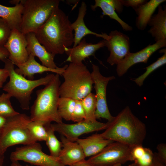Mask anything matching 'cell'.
Masks as SVG:
<instances>
[{
    "label": "cell",
    "instance_id": "9c48e42d",
    "mask_svg": "<svg viewBox=\"0 0 166 166\" xmlns=\"http://www.w3.org/2000/svg\"><path fill=\"white\" fill-rule=\"evenodd\" d=\"M131 147L116 142H113L96 155L87 160L96 166H111L124 164L131 161Z\"/></svg>",
    "mask_w": 166,
    "mask_h": 166
},
{
    "label": "cell",
    "instance_id": "5b68a950",
    "mask_svg": "<svg viewBox=\"0 0 166 166\" xmlns=\"http://www.w3.org/2000/svg\"><path fill=\"white\" fill-rule=\"evenodd\" d=\"M62 76L64 81L59 88L60 97L81 100L91 93L93 84L91 74L83 63H70Z\"/></svg>",
    "mask_w": 166,
    "mask_h": 166
},
{
    "label": "cell",
    "instance_id": "d6a6232c",
    "mask_svg": "<svg viewBox=\"0 0 166 166\" xmlns=\"http://www.w3.org/2000/svg\"><path fill=\"white\" fill-rule=\"evenodd\" d=\"M85 113L81 100H76L71 121L77 122L85 120Z\"/></svg>",
    "mask_w": 166,
    "mask_h": 166
},
{
    "label": "cell",
    "instance_id": "8d00e7d4",
    "mask_svg": "<svg viewBox=\"0 0 166 166\" xmlns=\"http://www.w3.org/2000/svg\"><path fill=\"white\" fill-rule=\"evenodd\" d=\"M116 12L120 14L123 11V5L121 0H110Z\"/></svg>",
    "mask_w": 166,
    "mask_h": 166
},
{
    "label": "cell",
    "instance_id": "ac0fdd59",
    "mask_svg": "<svg viewBox=\"0 0 166 166\" xmlns=\"http://www.w3.org/2000/svg\"><path fill=\"white\" fill-rule=\"evenodd\" d=\"M27 41V50L29 55L31 54L37 57L42 65L51 69L57 67L54 61L55 56L48 52L37 39L34 33H30L26 34Z\"/></svg>",
    "mask_w": 166,
    "mask_h": 166
},
{
    "label": "cell",
    "instance_id": "7a4b0ae2",
    "mask_svg": "<svg viewBox=\"0 0 166 166\" xmlns=\"http://www.w3.org/2000/svg\"><path fill=\"white\" fill-rule=\"evenodd\" d=\"M105 131L101 133L105 139L130 147L143 145L146 135L145 124L127 106L112 120Z\"/></svg>",
    "mask_w": 166,
    "mask_h": 166
},
{
    "label": "cell",
    "instance_id": "7bdbcfd3",
    "mask_svg": "<svg viewBox=\"0 0 166 166\" xmlns=\"http://www.w3.org/2000/svg\"><path fill=\"white\" fill-rule=\"evenodd\" d=\"M21 0H13L10 1L9 2L11 4H14L15 5V6L19 4L21 2Z\"/></svg>",
    "mask_w": 166,
    "mask_h": 166
},
{
    "label": "cell",
    "instance_id": "836d02e7",
    "mask_svg": "<svg viewBox=\"0 0 166 166\" xmlns=\"http://www.w3.org/2000/svg\"><path fill=\"white\" fill-rule=\"evenodd\" d=\"M146 148L143 145H138L131 147L130 155L131 161L141 157L144 153Z\"/></svg>",
    "mask_w": 166,
    "mask_h": 166
},
{
    "label": "cell",
    "instance_id": "6da1fadb",
    "mask_svg": "<svg viewBox=\"0 0 166 166\" xmlns=\"http://www.w3.org/2000/svg\"><path fill=\"white\" fill-rule=\"evenodd\" d=\"M68 16L59 7L34 33L39 42L50 53L62 54L73 43L74 34Z\"/></svg>",
    "mask_w": 166,
    "mask_h": 166
},
{
    "label": "cell",
    "instance_id": "2e32d148",
    "mask_svg": "<svg viewBox=\"0 0 166 166\" xmlns=\"http://www.w3.org/2000/svg\"><path fill=\"white\" fill-rule=\"evenodd\" d=\"M15 65L18 67L15 69V71L25 77H27L30 80H33L35 74L46 72H50L62 76L68 65H66L62 67L56 69L49 68L38 62L35 60V57L31 54L29 55L28 59L25 62Z\"/></svg>",
    "mask_w": 166,
    "mask_h": 166
},
{
    "label": "cell",
    "instance_id": "8992f818",
    "mask_svg": "<svg viewBox=\"0 0 166 166\" xmlns=\"http://www.w3.org/2000/svg\"><path fill=\"white\" fill-rule=\"evenodd\" d=\"M59 0H22L23 5L20 30L26 34L35 32L57 7Z\"/></svg>",
    "mask_w": 166,
    "mask_h": 166
},
{
    "label": "cell",
    "instance_id": "ffe728a7",
    "mask_svg": "<svg viewBox=\"0 0 166 166\" xmlns=\"http://www.w3.org/2000/svg\"><path fill=\"white\" fill-rule=\"evenodd\" d=\"M82 148L86 157H91L99 153L105 147L113 142L96 133L85 138H78L76 141Z\"/></svg>",
    "mask_w": 166,
    "mask_h": 166
},
{
    "label": "cell",
    "instance_id": "4316f807",
    "mask_svg": "<svg viewBox=\"0 0 166 166\" xmlns=\"http://www.w3.org/2000/svg\"><path fill=\"white\" fill-rule=\"evenodd\" d=\"M76 100L66 97H60L59 99L58 110L59 114L64 120L71 121L72 115L76 104Z\"/></svg>",
    "mask_w": 166,
    "mask_h": 166
},
{
    "label": "cell",
    "instance_id": "1f68e13d",
    "mask_svg": "<svg viewBox=\"0 0 166 166\" xmlns=\"http://www.w3.org/2000/svg\"><path fill=\"white\" fill-rule=\"evenodd\" d=\"M12 30L6 21L0 18V46H4L6 44Z\"/></svg>",
    "mask_w": 166,
    "mask_h": 166
},
{
    "label": "cell",
    "instance_id": "603a6c76",
    "mask_svg": "<svg viewBox=\"0 0 166 166\" xmlns=\"http://www.w3.org/2000/svg\"><path fill=\"white\" fill-rule=\"evenodd\" d=\"M22 10L21 1L19 4L13 7L0 4V17L8 23L12 29H16L20 30Z\"/></svg>",
    "mask_w": 166,
    "mask_h": 166
},
{
    "label": "cell",
    "instance_id": "b9f144b4",
    "mask_svg": "<svg viewBox=\"0 0 166 166\" xmlns=\"http://www.w3.org/2000/svg\"><path fill=\"white\" fill-rule=\"evenodd\" d=\"M4 154L0 153V166H4Z\"/></svg>",
    "mask_w": 166,
    "mask_h": 166
},
{
    "label": "cell",
    "instance_id": "484cf974",
    "mask_svg": "<svg viewBox=\"0 0 166 166\" xmlns=\"http://www.w3.org/2000/svg\"><path fill=\"white\" fill-rule=\"evenodd\" d=\"M50 124L45 125L47 132L45 141L50 152V155L58 158L62 148V143L57 139L54 134L55 132L50 126Z\"/></svg>",
    "mask_w": 166,
    "mask_h": 166
},
{
    "label": "cell",
    "instance_id": "277c9868",
    "mask_svg": "<svg viewBox=\"0 0 166 166\" xmlns=\"http://www.w3.org/2000/svg\"><path fill=\"white\" fill-rule=\"evenodd\" d=\"M2 61L5 63L4 68L8 72L10 78L9 81L3 86V90L11 97L15 98L23 110H29L31 95L33 90L39 86L47 85L55 74H48L35 80L27 79L15 71L14 65L8 58Z\"/></svg>",
    "mask_w": 166,
    "mask_h": 166
},
{
    "label": "cell",
    "instance_id": "d6986e66",
    "mask_svg": "<svg viewBox=\"0 0 166 166\" xmlns=\"http://www.w3.org/2000/svg\"><path fill=\"white\" fill-rule=\"evenodd\" d=\"M86 4L84 2H82L79 8L76 20L73 23H71V27L74 32L73 47L77 45L83 38L87 35H93L106 40L109 37V35L106 33L98 34L92 31L87 27L84 21V18L86 14Z\"/></svg>",
    "mask_w": 166,
    "mask_h": 166
},
{
    "label": "cell",
    "instance_id": "ba28073f",
    "mask_svg": "<svg viewBox=\"0 0 166 166\" xmlns=\"http://www.w3.org/2000/svg\"><path fill=\"white\" fill-rule=\"evenodd\" d=\"M11 162L23 161L36 166H65L58 158L44 153L37 142L17 148L10 156Z\"/></svg>",
    "mask_w": 166,
    "mask_h": 166
},
{
    "label": "cell",
    "instance_id": "d4e9b609",
    "mask_svg": "<svg viewBox=\"0 0 166 166\" xmlns=\"http://www.w3.org/2000/svg\"><path fill=\"white\" fill-rule=\"evenodd\" d=\"M128 166H166V164L159 159L156 152L146 148L144 154Z\"/></svg>",
    "mask_w": 166,
    "mask_h": 166
},
{
    "label": "cell",
    "instance_id": "f35d334b",
    "mask_svg": "<svg viewBox=\"0 0 166 166\" xmlns=\"http://www.w3.org/2000/svg\"><path fill=\"white\" fill-rule=\"evenodd\" d=\"M9 77V73L4 68H0V81L5 82Z\"/></svg>",
    "mask_w": 166,
    "mask_h": 166
},
{
    "label": "cell",
    "instance_id": "3957f363",
    "mask_svg": "<svg viewBox=\"0 0 166 166\" xmlns=\"http://www.w3.org/2000/svg\"><path fill=\"white\" fill-rule=\"evenodd\" d=\"M59 76L56 74L44 88L37 91V98L30 108L31 121H41L45 125L52 122H62L58 110L61 84Z\"/></svg>",
    "mask_w": 166,
    "mask_h": 166
},
{
    "label": "cell",
    "instance_id": "4dcf8cb0",
    "mask_svg": "<svg viewBox=\"0 0 166 166\" xmlns=\"http://www.w3.org/2000/svg\"><path fill=\"white\" fill-rule=\"evenodd\" d=\"M164 54L155 62L152 63L145 68L146 71L142 75L136 78L133 81L139 86H141L147 77L154 71L166 63V48L164 51Z\"/></svg>",
    "mask_w": 166,
    "mask_h": 166
},
{
    "label": "cell",
    "instance_id": "52a82bcc",
    "mask_svg": "<svg viewBox=\"0 0 166 166\" xmlns=\"http://www.w3.org/2000/svg\"><path fill=\"white\" fill-rule=\"evenodd\" d=\"M30 121L29 117L20 113L6 118L0 135V153L4 154L8 148L13 146L25 145L37 142L28 128Z\"/></svg>",
    "mask_w": 166,
    "mask_h": 166
},
{
    "label": "cell",
    "instance_id": "e0dca14e",
    "mask_svg": "<svg viewBox=\"0 0 166 166\" xmlns=\"http://www.w3.org/2000/svg\"><path fill=\"white\" fill-rule=\"evenodd\" d=\"M60 138L62 147L58 158L62 164L71 166L85 160L83 150L77 142L70 141L61 135Z\"/></svg>",
    "mask_w": 166,
    "mask_h": 166
},
{
    "label": "cell",
    "instance_id": "cb8c5ba5",
    "mask_svg": "<svg viewBox=\"0 0 166 166\" xmlns=\"http://www.w3.org/2000/svg\"><path fill=\"white\" fill-rule=\"evenodd\" d=\"M98 7L100 8L102 10V17L105 15L108 16L110 18L115 20L120 24L124 31H130L132 30V27L118 16L110 0H95V4L91 6V8L93 10H95Z\"/></svg>",
    "mask_w": 166,
    "mask_h": 166
},
{
    "label": "cell",
    "instance_id": "60d3db41",
    "mask_svg": "<svg viewBox=\"0 0 166 166\" xmlns=\"http://www.w3.org/2000/svg\"><path fill=\"white\" fill-rule=\"evenodd\" d=\"M6 121V118L0 115V135Z\"/></svg>",
    "mask_w": 166,
    "mask_h": 166
},
{
    "label": "cell",
    "instance_id": "e575fe53",
    "mask_svg": "<svg viewBox=\"0 0 166 166\" xmlns=\"http://www.w3.org/2000/svg\"><path fill=\"white\" fill-rule=\"evenodd\" d=\"M121 1L123 6L131 7L134 10L148 1L145 0H121Z\"/></svg>",
    "mask_w": 166,
    "mask_h": 166
},
{
    "label": "cell",
    "instance_id": "8fae6325",
    "mask_svg": "<svg viewBox=\"0 0 166 166\" xmlns=\"http://www.w3.org/2000/svg\"><path fill=\"white\" fill-rule=\"evenodd\" d=\"M108 125V122L104 123L97 121L92 122L84 120L73 124L63 122L55 123L50 124V126L55 132H57L68 140L75 142L83 134L105 130Z\"/></svg>",
    "mask_w": 166,
    "mask_h": 166
},
{
    "label": "cell",
    "instance_id": "f1b7e54d",
    "mask_svg": "<svg viewBox=\"0 0 166 166\" xmlns=\"http://www.w3.org/2000/svg\"><path fill=\"white\" fill-rule=\"evenodd\" d=\"M45 124L40 121H30L27 125L28 128L32 136L37 141H45L47 132Z\"/></svg>",
    "mask_w": 166,
    "mask_h": 166
},
{
    "label": "cell",
    "instance_id": "7402d4cb",
    "mask_svg": "<svg viewBox=\"0 0 166 166\" xmlns=\"http://www.w3.org/2000/svg\"><path fill=\"white\" fill-rule=\"evenodd\" d=\"M165 0H151L134 10L137 17L136 25L140 30H144L156 8Z\"/></svg>",
    "mask_w": 166,
    "mask_h": 166
},
{
    "label": "cell",
    "instance_id": "30bf717a",
    "mask_svg": "<svg viewBox=\"0 0 166 166\" xmlns=\"http://www.w3.org/2000/svg\"><path fill=\"white\" fill-rule=\"evenodd\" d=\"M91 73L96 98L95 116L96 119L104 118L111 121L114 117L109 111L106 99V89L109 82L115 78L114 76L105 77L100 72L98 66L93 64Z\"/></svg>",
    "mask_w": 166,
    "mask_h": 166
},
{
    "label": "cell",
    "instance_id": "7c38bea8",
    "mask_svg": "<svg viewBox=\"0 0 166 166\" xmlns=\"http://www.w3.org/2000/svg\"><path fill=\"white\" fill-rule=\"evenodd\" d=\"M108 35L106 47L110 53L107 61L111 65H117L130 52L129 38L116 30L111 31Z\"/></svg>",
    "mask_w": 166,
    "mask_h": 166
},
{
    "label": "cell",
    "instance_id": "4fadbf2b",
    "mask_svg": "<svg viewBox=\"0 0 166 166\" xmlns=\"http://www.w3.org/2000/svg\"><path fill=\"white\" fill-rule=\"evenodd\" d=\"M166 46V40L161 41L150 44L136 52H130L117 65L116 71L117 75L122 76L130 67L140 62L146 63L152 54L157 50Z\"/></svg>",
    "mask_w": 166,
    "mask_h": 166
},
{
    "label": "cell",
    "instance_id": "9a60e30c",
    "mask_svg": "<svg viewBox=\"0 0 166 166\" xmlns=\"http://www.w3.org/2000/svg\"><path fill=\"white\" fill-rule=\"evenodd\" d=\"M106 40L93 44L87 42L84 38L76 46L65 49V53L68 56L66 61L74 63H82V61L85 58L91 56H94L97 51L106 46Z\"/></svg>",
    "mask_w": 166,
    "mask_h": 166
},
{
    "label": "cell",
    "instance_id": "ab89813d",
    "mask_svg": "<svg viewBox=\"0 0 166 166\" xmlns=\"http://www.w3.org/2000/svg\"><path fill=\"white\" fill-rule=\"evenodd\" d=\"M71 166H96L85 159L78 162Z\"/></svg>",
    "mask_w": 166,
    "mask_h": 166
},
{
    "label": "cell",
    "instance_id": "bcb514c9",
    "mask_svg": "<svg viewBox=\"0 0 166 166\" xmlns=\"http://www.w3.org/2000/svg\"><path fill=\"white\" fill-rule=\"evenodd\" d=\"M111 166H122L121 164H115Z\"/></svg>",
    "mask_w": 166,
    "mask_h": 166
},
{
    "label": "cell",
    "instance_id": "44dd1931",
    "mask_svg": "<svg viewBox=\"0 0 166 166\" xmlns=\"http://www.w3.org/2000/svg\"><path fill=\"white\" fill-rule=\"evenodd\" d=\"M148 25L151 28L148 32L154 38L156 42L166 40V8L158 6L157 13L152 15Z\"/></svg>",
    "mask_w": 166,
    "mask_h": 166
},
{
    "label": "cell",
    "instance_id": "f6af8a7d",
    "mask_svg": "<svg viewBox=\"0 0 166 166\" xmlns=\"http://www.w3.org/2000/svg\"><path fill=\"white\" fill-rule=\"evenodd\" d=\"M4 82L2 81H0V88H2L3 86V85Z\"/></svg>",
    "mask_w": 166,
    "mask_h": 166
},
{
    "label": "cell",
    "instance_id": "ee69618b",
    "mask_svg": "<svg viewBox=\"0 0 166 166\" xmlns=\"http://www.w3.org/2000/svg\"><path fill=\"white\" fill-rule=\"evenodd\" d=\"M10 166H22L19 163L18 161L12 162Z\"/></svg>",
    "mask_w": 166,
    "mask_h": 166
},
{
    "label": "cell",
    "instance_id": "5bb4252c",
    "mask_svg": "<svg viewBox=\"0 0 166 166\" xmlns=\"http://www.w3.org/2000/svg\"><path fill=\"white\" fill-rule=\"evenodd\" d=\"M4 46L9 53L8 58L14 65L22 63L28 59L29 55L27 50L26 34L19 30H12L10 36Z\"/></svg>",
    "mask_w": 166,
    "mask_h": 166
},
{
    "label": "cell",
    "instance_id": "d590c367",
    "mask_svg": "<svg viewBox=\"0 0 166 166\" xmlns=\"http://www.w3.org/2000/svg\"><path fill=\"white\" fill-rule=\"evenodd\" d=\"M156 149L158 152L157 154L161 161L166 164V144L161 143L158 144Z\"/></svg>",
    "mask_w": 166,
    "mask_h": 166
},
{
    "label": "cell",
    "instance_id": "74e56055",
    "mask_svg": "<svg viewBox=\"0 0 166 166\" xmlns=\"http://www.w3.org/2000/svg\"><path fill=\"white\" fill-rule=\"evenodd\" d=\"M9 55L8 51L5 47L0 46V60L2 61L5 58H8Z\"/></svg>",
    "mask_w": 166,
    "mask_h": 166
},
{
    "label": "cell",
    "instance_id": "7dc6e473",
    "mask_svg": "<svg viewBox=\"0 0 166 166\" xmlns=\"http://www.w3.org/2000/svg\"><path fill=\"white\" fill-rule=\"evenodd\" d=\"M26 166H33L32 165H27Z\"/></svg>",
    "mask_w": 166,
    "mask_h": 166
},
{
    "label": "cell",
    "instance_id": "83f0119b",
    "mask_svg": "<svg viewBox=\"0 0 166 166\" xmlns=\"http://www.w3.org/2000/svg\"><path fill=\"white\" fill-rule=\"evenodd\" d=\"M81 101L85 113V120L92 122L96 121L95 116L97 104L95 95L91 93L81 100Z\"/></svg>",
    "mask_w": 166,
    "mask_h": 166
},
{
    "label": "cell",
    "instance_id": "f546056e",
    "mask_svg": "<svg viewBox=\"0 0 166 166\" xmlns=\"http://www.w3.org/2000/svg\"><path fill=\"white\" fill-rule=\"evenodd\" d=\"M11 97L7 93H2L0 96V115L6 118L19 113L13 107L10 100Z\"/></svg>",
    "mask_w": 166,
    "mask_h": 166
}]
</instances>
